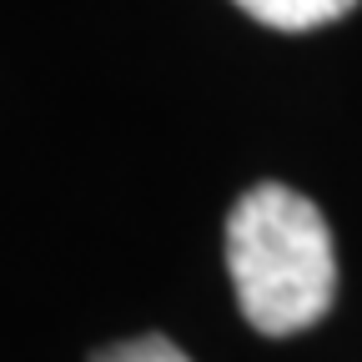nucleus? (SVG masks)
Segmentation results:
<instances>
[{
    "label": "nucleus",
    "mask_w": 362,
    "mask_h": 362,
    "mask_svg": "<svg viewBox=\"0 0 362 362\" xmlns=\"http://www.w3.org/2000/svg\"><path fill=\"white\" fill-rule=\"evenodd\" d=\"M226 267L247 322L267 337L312 327L337 297V252L302 192L262 181L226 216Z\"/></svg>",
    "instance_id": "1"
},
{
    "label": "nucleus",
    "mask_w": 362,
    "mask_h": 362,
    "mask_svg": "<svg viewBox=\"0 0 362 362\" xmlns=\"http://www.w3.org/2000/svg\"><path fill=\"white\" fill-rule=\"evenodd\" d=\"M237 6L272 30H317L327 21H342L357 0H237Z\"/></svg>",
    "instance_id": "2"
},
{
    "label": "nucleus",
    "mask_w": 362,
    "mask_h": 362,
    "mask_svg": "<svg viewBox=\"0 0 362 362\" xmlns=\"http://www.w3.org/2000/svg\"><path fill=\"white\" fill-rule=\"evenodd\" d=\"M96 362H192L181 347H171L166 337H131L121 347H106L96 352Z\"/></svg>",
    "instance_id": "3"
}]
</instances>
